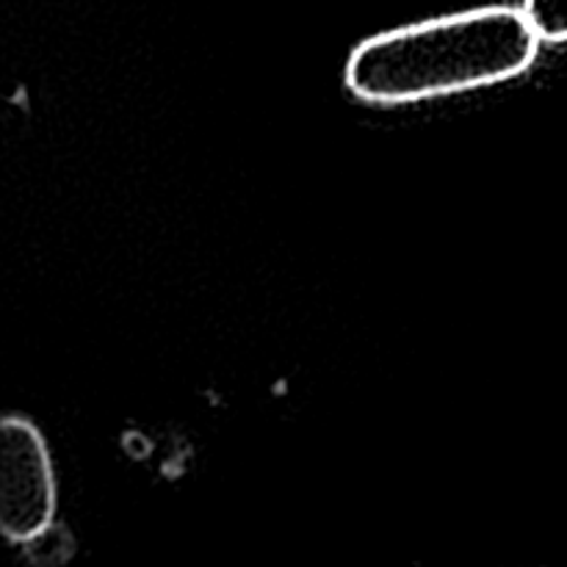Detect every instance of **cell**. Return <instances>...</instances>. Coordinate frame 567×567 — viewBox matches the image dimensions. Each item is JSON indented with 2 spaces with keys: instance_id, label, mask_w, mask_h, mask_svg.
I'll return each mask as SVG.
<instances>
[{
  "instance_id": "6da1fadb",
  "label": "cell",
  "mask_w": 567,
  "mask_h": 567,
  "mask_svg": "<svg viewBox=\"0 0 567 567\" xmlns=\"http://www.w3.org/2000/svg\"><path fill=\"white\" fill-rule=\"evenodd\" d=\"M540 33L524 6H482L360 42L347 89L371 105H410L515 81L535 66Z\"/></svg>"
},
{
  "instance_id": "7a4b0ae2",
  "label": "cell",
  "mask_w": 567,
  "mask_h": 567,
  "mask_svg": "<svg viewBox=\"0 0 567 567\" xmlns=\"http://www.w3.org/2000/svg\"><path fill=\"white\" fill-rule=\"evenodd\" d=\"M59 487L42 432L22 415L0 424V532L28 546L55 526Z\"/></svg>"
},
{
  "instance_id": "3957f363",
  "label": "cell",
  "mask_w": 567,
  "mask_h": 567,
  "mask_svg": "<svg viewBox=\"0 0 567 567\" xmlns=\"http://www.w3.org/2000/svg\"><path fill=\"white\" fill-rule=\"evenodd\" d=\"M524 11L543 42L567 44V0H524Z\"/></svg>"
}]
</instances>
